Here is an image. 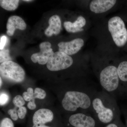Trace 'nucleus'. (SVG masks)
Masks as SVG:
<instances>
[{"label":"nucleus","instance_id":"nucleus-1","mask_svg":"<svg viewBox=\"0 0 127 127\" xmlns=\"http://www.w3.org/2000/svg\"><path fill=\"white\" fill-rule=\"evenodd\" d=\"M91 113L103 127L120 117V111L113 95L105 91H98L94 95Z\"/></svg>","mask_w":127,"mask_h":127},{"label":"nucleus","instance_id":"nucleus-2","mask_svg":"<svg viewBox=\"0 0 127 127\" xmlns=\"http://www.w3.org/2000/svg\"><path fill=\"white\" fill-rule=\"evenodd\" d=\"M98 91L96 86L86 82L78 90L66 91L62 100V106L68 112L80 109L82 113H91L93 99Z\"/></svg>","mask_w":127,"mask_h":127},{"label":"nucleus","instance_id":"nucleus-3","mask_svg":"<svg viewBox=\"0 0 127 127\" xmlns=\"http://www.w3.org/2000/svg\"><path fill=\"white\" fill-rule=\"evenodd\" d=\"M99 82L102 91L113 95H119L120 80L116 66L109 65L103 68L100 72Z\"/></svg>","mask_w":127,"mask_h":127},{"label":"nucleus","instance_id":"nucleus-4","mask_svg":"<svg viewBox=\"0 0 127 127\" xmlns=\"http://www.w3.org/2000/svg\"><path fill=\"white\" fill-rule=\"evenodd\" d=\"M108 28L116 45L121 47L125 45L127 41V31L122 18L118 16L111 18L108 21Z\"/></svg>","mask_w":127,"mask_h":127},{"label":"nucleus","instance_id":"nucleus-5","mask_svg":"<svg viewBox=\"0 0 127 127\" xmlns=\"http://www.w3.org/2000/svg\"><path fill=\"white\" fill-rule=\"evenodd\" d=\"M0 74L4 79L13 82H21L25 78V72L23 68L12 61L1 64Z\"/></svg>","mask_w":127,"mask_h":127},{"label":"nucleus","instance_id":"nucleus-6","mask_svg":"<svg viewBox=\"0 0 127 127\" xmlns=\"http://www.w3.org/2000/svg\"><path fill=\"white\" fill-rule=\"evenodd\" d=\"M73 63L72 58L62 52H54L49 58L47 67L51 71H58L67 69Z\"/></svg>","mask_w":127,"mask_h":127},{"label":"nucleus","instance_id":"nucleus-7","mask_svg":"<svg viewBox=\"0 0 127 127\" xmlns=\"http://www.w3.org/2000/svg\"><path fill=\"white\" fill-rule=\"evenodd\" d=\"M40 51L34 53L31 59L34 63H38L40 65H45L47 63L51 56L54 53L51 47V44L49 42H44L40 44Z\"/></svg>","mask_w":127,"mask_h":127},{"label":"nucleus","instance_id":"nucleus-8","mask_svg":"<svg viewBox=\"0 0 127 127\" xmlns=\"http://www.w3.org/2000/svg\"><path fill=\"white\" fill-rule=\"evenodd\" d=\"M84 45V41L81 38H77L69 42H61L58 44L59 51L68 55L77 53Z\"/></svg>","mask_w":127,"mask_h":127},{"label":"nucleus","instance_id":"nucleus-9","mask_svg":"<svg viewBox=\"0 0 127 127\" xmlns=\"http://www.w3.org/2000/svg\"><path fill=\"white\" fill-rule=\"evenodd\" d=\"M116 1L115 0H94L90 3V9L96 14L103 13L113 7Z\"/></svg>","mask_w":127,"mask_h":127},{"label":"nucleus","instance_id":"nucleus-10","mask_svg":"<svg viewBox=\"0 0 127 127\" xmlns=\"http://www.w3.org/2000/svg\"><path fill=\"white\" fill-rule=\"evenodd\" d=\"M26 27V24L22 18L18 16H11L7 20L6 24L7 30L6 32L8 35L12 36L14 35L16 29L23 31L25 30Z\"/></svg>","mask_w":127,"mask_h":127},{"label":"nucleus","instance_id":"nucleus-11","mask_svg":"<svg viewBox=\"0 0 127 127\" xmlns=\"http://www.w3.org/2000/svg\"><path fill=\"white\" fill-rule=\"evenodd\" d=\"M53 118L52 111L49 109H41L35 113L32 118L33 125H45L50 122Z\"/></svg>","mask_w":127,"mask_h":127},{"label":"nucleus","instance_id":"nucleus-12","mask_svg":"<svg viewBox=\"0 0 127 127\" xmlns=\"http://www.w3.org/2000/svg\"><path fill=\"white\" fill-rule=\"evenodd\" d=\"M117 69L120 80L119 94H121L127 92V61L120 63Z\"/></svg>","mask_w":127,"mask_h":127},{"label":"nucleus","instance_id":"nucleus-13","mask_svg":"<svg viewBox=\"0 0 127 127\" xmlns=\"http://www.w3.org/2000/svg\"><path fill=\"white\" fill-rule=\"evenodd\" d=\"M49 26L46 29L45 34L47 36H51L53 34L58 35L61 32L62 28L61 22L59 16H52L48 21Z\"/></svg>","mask_w":127,"mask_h":127},{"label":"nucleus","instance_id":"nucleus-14","mask_svg":"<svg viewBox=\"0 0 127 127\" xmlns=\"http://www.w3.org/2000/svg\"><path fill=\"white\" fill-rule=\"evenodd\" d=\"M86 20L82 16H79L77 20L73 23L70 22L66 21L64 23V26L66 31L70 32H78L83 31L82 28L86 24Z\"/></svg>","mask_w":127,"mask_h":127},{"label":"nucleus","instance_id":"nucleus-15","mask_svg":"<svg viewBox=\"0 0 127 127\" xmlns=\"http://www.w3.org/2000/svg\"><path fill=\"white\" fill-rule=\"evenodd\" d=\"M19 2L18 0H1L0 5L5 10L12 11L17 9Z\"/></svg>","mask_w":127,"mask_h":127},{"label":"nucleus","instance_id":"nucleus-16","mask_svg":"<svg viewBox=\"0 0 127 127\" xmlns=\"http://www.w3.org/2000/svg\"><path fill=\"white\" fill-rule=\"evenodd\" d=\"M11 58L9 55V51L7 49H3L0 51V63L11 61Z\"/></svg>","mask_w":127,"mask_h":127},{"label":"nucleus","instance_id":"nucleus-17","mask_svg":"<svg viewBox=\"0 0 127 127\" xmlns=\"http://www.w3.org/2000/svg\"><path fill=\"white\" fill-rule=\"evenodd\" d=\"M46 93L45 91L42 89L36 88L34 90V95L33 96V99L35 100V98L43 99L45 97Z\"/></svg>","mask_w":127,"mask_h":127},{"label":"nucleus","instance_id":"nucleus-18","mask_svg":"<svg viewBox=\"0 0 127 127\" xmlns=\"http://www.w3.org/2000/svg\"><path fill=\"white\" fill-rule=\"evenodd\" d=\"M23 97L21 95H17L14 98L13 100V103L16 107H20L23 106L25 104V100Z\"/></svg>","mask_w":127,"mask_h":127},{"label":"nucleus","instance_id":"nucleus-19","mask_svg":"<svg viewBox=\"0 0 127 127\" xmlns=\"http://www.w3.org/2000/svg\"><path fill=\"white\" fill-rule=\"evenodd\" d=\"M0 127H14V124L10 119L6 118L1 122Z\"/></svg>","mask_w":127,"mask_h":127},{"label":"nucleus","instance_id":"nucleus-20","mask_svg":"<svg viewBox=\"0 0 127 127\" xmlns=\"http://www.w3.org/2000/svg\"><path fill=\"white\" fill-rule=\"evenodd\" d=\"M104 127H126L120 120V117L117 118L113 122L106 125Z\"/></svg>","mask_w":127,"mask_h":127},{"label":"nucleus","instance_id":"nucleus-21","mask_svg":"<svg viewBox=\"0 0 127 127\" xmlns=\"http://www.w3.org/2000/svg\"><path fill=\"white\" fill-rule=\"evenodd\" d=\"M7 113L10 116L12 120L16 121L18 119V117L17 111L16 108V107L14 109H9Z\"/></svg>","mask_w":127,"mask_h":127},{"label":"nucleus","instance_id":"nucleus-22","mask_svg":"<svg viewBox=\"0 0 127 127\" xmlns=\"http://www.w3.org/2000/svg\"><path fill=\"white\" fill-rule=\"evenodd\" d=\"M9 100V96L6 94L2 93L0 95V104L1 106H3L7 103Z\"/></svg>","mask_w":127,"mask_h":127},{"label":"nucleus","instance_id":"nucleus-23","mask_svg":"<svg viewBox=\"0 0 127 127\" xmlns=\"http://www.w3.org/2000/svg\"><path fill=\"white\" fill-rule=\"evenodd\" d=\"M27 109L26 107L22 106L19 108L17 110L18 118L21 119H23L25 117L27 113Z\"/></svg>","mask_w":127,"mask_h":127},{"label":"nucleus","instance_id":"nucleus-24","mask_svg":"<svg viewBox=\"0 0 127 127\" xmlns=\"http://www.w3.org/2000/svg\"><path fill=\"white\" fill-rule=\"evenodd\" d=\"M7 39L6 36L5 35L2 36L0 37V50L4 49V47L6 44Z\"/></svg>","mask_w":127,"mask_h":127},{"label":"nucleus","instance_id":"nucleus-25","mask_svg":"<svg viewBox=\"0 0 127 127\" xmlns=\"http://www.w3.org/2000/svg\"><path fill=\"white\" fill-rule=\"evenodd\" d=\"M23 97L26 101L30 102L33 99V96L31 95L28 92H24L23 94Z\"/></svg>","mask_w":127,"mask_h":127},{"label":"nucleus","instance_id":"nucleus-26","mask_svg":"<svg viewBox=\"0 0 127 127\" xmlns=\"http://www.w3.org/2000/svg\"><path fill=\"white\" fill-rule=\"evenodd\" d=\"M27 107L31 110H34L36 108V105L35 102V100L32 99L27 104Z\"/></svg>","mask_w":127,"mask_h":127},{"label":"nucleus","instance_id":"nucleus-27","mask_svg":"<svg viewBox=\"0 0 127 127\" xmlns=\"http://www.w3.org/2000/svg\"><path fill=\"white\" fill-rule=\"evenodd\" d=\"M27 92L33 96L34 92L32 88H28Z\"/></svg>","mask_w":127,"mask_h":127},{"label":"nucleus","instance_id":"nucleus-28","mask_svg":"<svg viewBox=\"0 0 127 127\" xmlns=\"http://www.w3.org/2000/svg\"><path fill=\"white\" fill-rule=\"evenodd\" d=\"M32 127H50L45 125H33Z\"/></svg>","mask_w":127,"mask_h":127},{"label":"nucleus","instance_id":"nucleus-29","mask_svg":"<svg viewBox=\"0 0 127 127\" xmlns=\"http://www.w3.org/2000/svg\"><path fill=\"white\" fill-rule=\"evenodd\" d=\"M23 1L25 2H31V1H32V0H24Z\"/></svg>","mask_w":127,"mask_h":127},{"label":"nucleus","instance_id":"nucleus-30","mask_svg":"<svg viewBox=\"0 0 127 127\" xmlns=\"http://www.w3.org/2000/svg\"><path fill=\"white\" fill-rule=\"evenodd\" d=\"M0 84L1 86V84H2V80H1V77L0 78Z\"/></svg>","mask_w":127,"mask_h":127},{"label":"nucleus","instance_id":"nucleus-31","mask_svg":"<svg viewBox=\"0 0 127 127\" xmlns=\"http://www.w3.org/2000/svg\"><path fill=\"white\" fill-rule=\"evenodd\" d=\"M126 127H127V117H126Z\"/></svg>","mask_w":127,"mask_h":127}]
</instances>
